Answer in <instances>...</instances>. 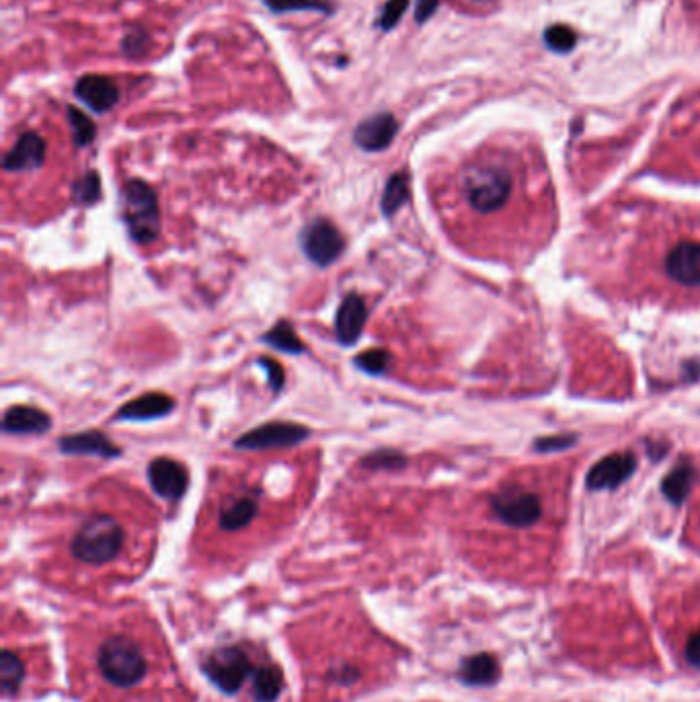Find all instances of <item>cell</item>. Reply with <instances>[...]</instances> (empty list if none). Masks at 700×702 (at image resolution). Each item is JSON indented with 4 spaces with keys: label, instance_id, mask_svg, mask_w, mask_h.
Instances as JSON below:
<instances>
[{
    "label": "cell",
    "instance_id": "6da1fadb",
    "mask_svg": "<svg viewBox=\"0 0 700 702\" xmlns=\"http://www.w3.org/2000/svg\"><path fill=\"white\" fill-rule=\"evenodd\" d=\"M583 267L612 298L700 306V210L635 206L614 212L590 237Z\"/></svg>",
    "mask_w": 700,
    "mask_h": 702
},
{
    "label": "cell",
    "instance_id": "7a4b0ae2",
    "mask_svg": "<svg viewBox=\"0 0 700 702\" xmlns=\"http://www.w3.org/2000/svg\"><path fill=\"white\" fill-rule=\"evenodd\" d=\"M70 692L79 702H196L159 620L142 606L76 614L64 629Z\"/></svg>",
    "mask_w": 700,
    "mask_h": 702
},
{
    "label": "cell",
    "instance_id": "3957f363",
    "mask_svg": "<svg viewBox=\"0 0 700 702\" xmlns=\"http://www.w3.org/2000/svg\"><path fill=\"white\" fill-rule=\"evenodd\" d=\"M571 462L512 468L483 497L473 559L487 575L524 588L547 585L557 569L569 514Z\"/></svg>",
    "mask_w": 700,
    "mask_h": 702
},
{
    "label": "cell",
    "instance_id": "277c9868",
    "mask_svg": "<svg viewBox=\"0 0 700 702\" xmlns=\"http://www.w3.org/2000/svg\"><path fill=\"white\" fill-rule=\"evenodd\" d=\"M456 204L471 241L489 257L522 267L553 239L557 206L547 171L516 148H495L460 169Z\"/></svg>",
    "mask_w": 700,
    "mask_h": 702
},
{
    "label": "cell",
    "instance_id": "5b68a950",
    "mask_svg": "<svg viewBox=\"0 0 700 702\" xmlns=\"http://www.w3.org/2000/svg\"><path fill=\"white\" fill-rule=\"evenodd\" d=\"M300 676V702H354L391 684L405 651L358 606L333 604L286 627Z\"/></svg>",
    "mask_w": 700,
    "mask_h": 702
},
{
    "label": "cell",
    "instance_id": "8992f818",
    "mask_svg": "<svg viewBox=\"0 0 700 702\" xmlns=\"http://www.w3.org/2000/svg\"><path fill=\"white\" fill-rule=\"evenodd\" d=\"M563 651L596 672L659 668L651 633L627 594L610 585H581L555 612Z\"/></svg>",
    "mask_w": 700,
    "mask_h": 702
},
{
    "label": "cell",
    "instance_id": "52a82bcc",
    "mask_svg": "<svg viewBox=\"0 0 700 702\" xmlns=\"http://www.w3.org/2000/svg\"><path fill=\"white\" fill-rule=\"evenodd\" d=\"M655 622L678 668L700 674V573L674 575L659 585Z\"/></svg>",
    "mask_w": 700,
    "mask_h": 702
},
{
    "label": "cell",
    "instance_id": "ba28073f",
    "mask_svg": "<svg viewBox=\"0 0 700 702\" xmlns=\"http://www.w3.org/2000/svg\"><path fill=\"white\" fill-rule=\"evenodd\" d=\"M128 551V530L111 514H93L83 520L66 542L72 563L68 585L74 590L101 588L103 579L118 581L124 573L120 561Z\"/></svg>",
    "mask_w": 700,
    "mask_h": 702
},
{
    "label": "cell",
    "instance_id": "9c48e42d",
    "mask_svg": "<svg viewBox=\"0 0 700 702\" xmlns=\"http://www.w3.org/2000/svg\"><path fill=\"white\" fill-rule=\"evenodd\" d=\"M5 622L11 624L15 635L3 629V696L25 698L48 692L52 686V661L48 647L42 639H33L25 633L21 622H11L5 614Z\"/></svg>",
    "mask_w": 700,
    "mask_h": 702
},
{
    "label": "cell",
    "instance_id": "30bf717a",
    "mask_svg": "<svg viewBox=\"0 0 700 702\" xmlns=\"http://www.w3.org/2000/svg\"><path fill=\"white\" fill-rule=\"evenodd\" d=\"M259 649L253 645L228 647L214 651L210 663L206 666L212 680L222 684L228 692H247L253 690L259 702H271L276 696V688L271 686L276 678V670L269 666Z\"/></svg>",
    "mask_w": 700,
    "mask_h": 702
},
{
    "label": "cell",
    "instance_id": "8fae6325",
    "mask_svg": "<svg viewBox=\"0 0 700 702\" xmlns=\"http://www.w3.org/2000/svg\"><path fill=\"white\" fill-rule=\"evenodd\" d=\"M122 218L134 243L148 245L157 241L161 234L157 191L140 179L128 181L122 189Z\"/></svg>",
    "mask_w": 700,
    "mask_h": 702
},
{
    "label": "cell",
    "instance_id": "7c38bea8",
    "mask_svg": "<svg viewBox=\"0 0 700 702\" xmlns=\"http://www.w3.org/2000/svg\"><path fill=\"white\" fill-rule=\"evenodd\" d=\"M300 247L308 261L319 267H329L343 255L345 239L331 220L315 218L300 232Z\"/></svg>",
    "mask_w": 700,
    "mask_h": 702
},
{
    "label": "cell",
    "instance_id": "4fadbf2b",
    "mask_svg": "<svg viewBox=\"0 0 700 702\" xmlns=\"http://www.w3.org/2000/svg\"><path fill=\"white\" fill-rule=\"evenodd\" d=\"M310 438V429L292 421H269L243 434L235 448L239 450H282L294 448Z\"/></svg>",
    "mask_w": 700,
    "mask_h": 702
},
{
    "label": "cell",
    "instance_id": "5bb4252c",
    "mask_svg": "<svg viewBox=\"0 0 700 702\" xmlns=\"http://www.w3.org/2000/svg\"><path fill=\"white\" fill-rule=\"evenodd\" d=\"M148 483L159 497L179 501L189 487V473L181 462L173 458H154L148 464Z\"/></svg>",
    "mask_w": 700,
    "mask_h": 702
},
{
    "label": "cell",
    "instance_id": "9a60e30c",
    "mask_svg": "<svg viewBox=\"0 0 700 702\" xmlns=\"http://www.w3.org/2000/svg\"><path fill=\"white\" fill-rule=\"evenodd\" d=\"M399 134V120L388 111L374 113L362 120L354 130V142L366 152H380L393 144Z\"/></svg>",
    "mask_w": 700,
    "mask_h": 702
},
{
    "label": "cell",
    "instance_id": "2e32d148",
    "mask_svg": "<svg viewBox=\"0 0 700 702\" xmlns=\"http://www.w3.org/2000/svg\"><path fill=\"white\" fill-rule=\"evenodd\" d=\"M368 321L366 300L358 292H349L343 296L337 317H335V337L341 345H356L362 337V331Z\"/></svg>",
    "mask_w": 700,
    "mask_h": 702
},
{
    "label": "cell",
    "instance_id": "e0dca14e",
    "mask_svg": "<svg viewBox=\"0 0 700 702\" xmlns=\"http://www.w3.org/2000/svg\"><path fill=\"white\" fill-rule=\"evenodd\" d=\"M44 161H46V140L35 132H25L17 138L13 148L7 152L3 169L9 173L35 171L44 165Z\"/></svg>",
    "mask_w": 700,
    "mask_h": 702
},
{
    "label": "cell",
    "instance_id": "ac0fdd59",
    "mask_svg": "<svg viewBox=\"0 0 700 702\" xmlns=\"http://www.w3.org/2000/svg\"><path fill=\"white\" fill-rule=\"evenodd\" d=\"M259 516V499L255 495H232L218 510V530L237 534L247 530Z\"/></svg>",
    "mask_w": 700,
    "mask_h": 702
},
{
    "label": "cell",
    "instance_id": "d6986e66",
    "mask_svg": "<svg viewBox=\"0 0 700 702\" xmlns=\"http://www.w3.org/2000/svg\"><path fill=\"white\" fill-rule=\"evenodd\" d=\"M74 95L79 97L95 113H107L120 101V89L111 78L99 74H87L74 85Z\"/></svg>",
    "mask_w": 700,
    "mask_h": 702
},
{
    "label": "cell",
    "instance_id": "ffe728a7",
    "mask_svg": "<svg viewBox=\"0 0 700 702\" xmlns=\"http://www.w3.org/2000/svg\"><path fill=\"white\" fill-rule=\"evenodd\" d=\"M52 429V417L31 405H15L3 417V432L13 436H42Z\"/></svg>",
    "mask_w": 700,
    "mask_h": 702
},
{
    "label": "cell",
    "instance_id": "44dd1931",
    "mask_svg": "<svg viewBox=\"0 0 700 702\" xmlns=\"http://www.w3.org/2000/svg\"><path fill=\"white\" fill-rule=\"evenodd\" d=\"M175 411V401L163 393H148L128 401L120 407V411L113 415V421H150L161 419Z\"/></svg>",
    "mask_w": 700,
    "mask_h": 702
},
{
    "label": "cell",
    "instance_id": "7402d4cb",
    "mask_svg": "<svg viewBox=\"0 0 700 702\" xmlns=\"http://www.w3.org/2000/svg\"><path fill=\"white\" fill-rule=\"evenodd\" d=\"M58 446L64 454H76V456H99V458L122 456L120 446H115L105 434L95 432V429H91V432L60 438Z\"/></svg>",
    "mask_w": 700,
    "mask_h": 702
},
{
    "label": "cell",
    "instance_id": "603a6c76",
    "mask_svg": "<svg viewBox=\"0 0 700 702\" xmlns=\"http://www.w3.org/2000/svg\"><path fill=\"white\" fill-rule=\"evenodd\" d=\"M684 542L690 546V549L700 553V468H696L692 477L686 526H684Z\"/></svg>",
    "mask_w": 700,
    "mask_h": 702
},
{
    "label": "cell",
    "instance_id": "cb8c5ba5",
    "mask_svg": "<svg viewBox=\"0 0 700 702\" xmlns=\"http://www.w3.org/2000/svg\"><path fill=\"white\" fill-rule=\"evenodd\" d=\"M263 341L269 345V347H274L278 351H284V354H304L306 351V345L300 341V337L296 335L294 327L288 323V321H278L274 327H271L265 335H263Z\"/></svg>",
    "mask_w": 700,
    "mask_h": 702
},
{
    "label": "cell",
    "instance_id": "d4e9b609",
    "mask_svg": "<svg viewBox=\"0 0 700 702\" xmlns=\"http://www.w3.org/2000/svg\"><path fill=\"white\" fill-rule=\"evenodd\" d=\"M407 200H409V179L405 173H397L384 185L382 198H380V210L384 216H393L405 206Z\"/></svg>",
    "mask_w": 700,
    "mask_h": 702
},
{
    "label": "cell",
    "instance_id": "484cf974",
    "mask_svg": "<svg viewBox=\"0 0 700 702\" xmlns=\"http://www.w3.org/2000/svg\"><path fill=\"white\" fill-rule=\"evenodd\" d=\"M265 7L274 13H290V11H319L323 15H331L335 5L327 0H263Z\"/></svg>",
    "mask_w": 700,
    "mask_h": 702
},
{
    "label": "cell",
    "instance_id": "4316f807",
    "mask_svg": "<svg viewBox=\"0 0 700 702\" xmlns=\"http://www.w3.org/2000/svg\"><path fill=\"white\" fill-rule=\"evenodd\" d=\"M68 126L72 130V138L76 146H89L95 140V124L91 117L76 107H68Z\"/></svg>",
    "mask_w": 700,
    "mask_h": 702
},
{
    "label": "cell",
    "instance_id": "83f0119b",
    "mask_svg": "<svg viewBox=\"0 0 700 702\" xmlns=\"http://www.w3.org/2000/svg\"><path fill=\"white\" fill-rule=\"evenodd\" d=\"M544 44H547L549 50H553L557 54H567L575 48L577 35L567 25H551L547 31H544Z\"/></svg>",
    "mask_w": 700,
    "mask_h": 702
},
{
    "label": "cell",
    "instance_id": "f1b7e54d",
    "mask_svg": "<svg viewBox=\"0 0 700 702\" xmlns=\"http://www.w3.org/2000/svg\"><path fill=\"white\" fill-rule=\"evenodd\" d=\"M391 362H393V356L388 354L386 349H368L354 360V364L370 376L384 374L388 370V366H391Z\"/></svg>",
    "mask_w": 700,
    "mask_h": 702
},
{
    "label": "cell",
    "instance_id": "f546056e",
    "mask_svg": "<svg viewBox=\"0 0 700 702\" xmlns=\"http://www.w3.org/2000/svg\"><path fill=\"white\" fill-rule=\"evenodd\" d=\"M74 198L76 202H81L85 206H91L101 198V177L97 171L85 173L74 183Z\"/></svg>",
    "mask_w": 700,
    "mask_h": 702
},
{
    "label": "cell",
    "instance_id": "4dcf8cb0",
    "mask_svg": "<svg viewBox=\"0 0 700 702\" xmlns=\"http://www.w3.org/2000/svg\"><path fill=\"white\" fill-rule=\"evenodd\" d=\"M407 464V458L399 454L397 450H376L368 454L362 460L364 468H372V471H384V468H403Z\"/></svg>",
    "mask_w": 700,
    "mask_h": 702
},
{
    "label": "cell",
    "instance_id": "1f68e13d",
    "mask_svg": "<svg viewBox=\"0 0 700 702\" xmlns=\"http://www.w3.org/2000/svg\"><path fill=\"white\" fill-rule=\"evenodd\" d=\"M407 7H409V0H386V5L378 15L376 27H380V31H391L395 25H399Z\"/></svg>",
    "mask_w": 700,
    "mask_h": 702
},
{
    "label": "cell",
    "instance_id": "d6a6232c",
    "mask_svg": "<svg viewBox=\"0 0 700 702\" xmlns=\"http://www.w3.org/2000/svg\"><path fill=\"white\" fill-rule=\"evenodd\" d=\"M257 364L265 368V374H267V382H269L271 390H274V393H276V395H278V393H282V388H284V382H286V374H284V368H282V366H280L278 362H274V360H271V358H259V360H257Z\"/></svg>",
    "mask_w": 700,
    "mask_h": 702
},
{
    "label": "cell",
    "instance_id": "836d02e7",
    "mask_svg": "<svg viewBox=\"0 0 700 702\" xmlns=\"http://www.w3.org/2000/svg\"><path fill=\"white\" fill-rule=\"evenodd\" d=\"M146 46H148V35H146L144 31H140V29L130 31V33L122 39V52H124L126 56H130V58H136V56L144 54Z\"/></svg>",
    "mask_w": 700,
    "mask_h": 702
},
{
    "label": "cell",
    "instance_id": "e575fe53",
    "mask_svg": "<svg viewBox=\"0 0 700 702\" xmlns=\"http://www.w3.org/2000/svg\"><path fill=\"white\" fill-rule=\"evenodd\" d=\"M440 7V0H417L415 5V21L425 23L434 17V13Z\"/></svg>",
    "mask_w": 700,
    "mask_h": 702
}]
</instances>
